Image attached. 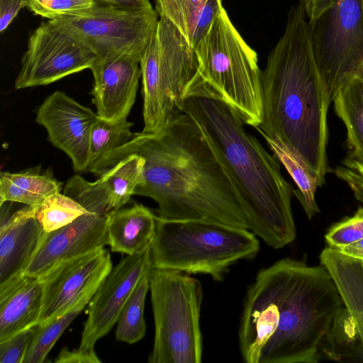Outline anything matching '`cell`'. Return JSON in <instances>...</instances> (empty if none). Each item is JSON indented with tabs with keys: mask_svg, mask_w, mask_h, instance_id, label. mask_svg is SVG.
Masks as SVG:
<instances>
[{
	"mask_svg": "<svg viewBox=\"0 0 363 363\" xmlns=\"http://www.w3.org/2000/svg\"><path fill=\"white\" fill-rule=\"evenodd\" d=\"M43 234L35 206L28 205L13 213L0 227V286L23 277Z\"/></svg>",
	"mask_w": 363,
	"mask_h": 363,
	"instance_id": "obj_18",
	"label": "cell"
},
{
	"mask_svg": "<svg viewBox=\"0 0 363 363\" xmlns=\"http://www.w3.org/2000/svg\"><path fill=\"white\" fill-rule=\"evenodd\" d=\"M96 57L83 37L67 25L57 19L43 22L29 37L15 88L49 84L90 69Z\"/></svg>",
	"mask_w": 363,
	"mask_h": 363,
	"instance_id": "obj_11",
	"label": "cell"
},
{
	"mask_svg": "<svg viewBox=\"0 0 363 363\" xmlns=\"http://www.w3.org/2000/svg\"><path fill=\"white\" fill-rule=\"evenodd\" d=\"M145 133L161 130L177 114L185 88L197 70L193 48L168 19L160 17L157 31L140 60Z\"/></svg>",
	"mask_w": 363,
	"mask_h": 363,
	"instance_id": "obj_8",
	"label": "cell"
},
{
	"mask_svg": "<svg viewBox=\"0 0 363 363\" xmlns=\"http://www.w3.org/2000/svg\"><path fill=\"white\" fill-rule=\"evenodd\" d=\"M148 278L155 322L148 362H201V282L185 272L152 267Z\"/></svg>",
	"mask_w": 363,
	"mask_h": 363,
	"instance_id": "obj_7",
	"label": "cell"
},
{
	"mask_svg": "<svg viewBox=\"0 0 363 363\" xmlns=\"http://www.w3.org/2000/svg\"><path fill=\"white\" fill-rule=\"evenodd\" d=\"M55 363H100L95 351L86 352L79 349L69 350L67 347L61 350L55 359Z\"/></svg>",
	"mask_w": 363,
	"mask_h": 363,
	"instance_id": "obj_35",
	"label": "cell"
},
{
	"mask_svg": "<svg viewBox=\"0 0 363 363\" xmlns=\"http://www.w3.org/2000/svg\"><path fill=\"white\" fill-rule=\"evenodd\" d=\"M87 211L76 200L61 192L50 196L35 206V218L45 233L62 228Z\"/></svg>",
	"mask_w": 363,
	"mask_h": 363,
	"instance_id": "obj_29",
	"label": "cell"
},
{
	"mask_svg": "<svg viewBox=\"0 0 363 363\" xmlns=\"http://www.w3.org/2000/svg\"><path fill=\"white\" fill-rule=\"evenodd\" d=\"M152 267L151 244L113 267L89 301L78 349L94 352L96 342L117 323L134 288Z\"/></svg>",
	"mask_w": 363,
	"mask_h": 363,
	"instance_id": "obj_13",
	"label": "cell"
},
{
	"mask_svg": "<svg viewBox=\"0 0 363 363\" xmlns=\"http://www.w3.org/2000/svg\"><path fill=\"white\" fill-rule=\"evenodd\" d=\"M354 79L363 82V65L359 67L354 74Z\"/></svg>",
	"mask_w": 363,
	"mask_h": 363,
	"instance_id": "obj_40",
	"label": "cell"
},
{
	"mask_svg": "<svg viewBox=\"0 0 363 363\" xmlns=\"http://www.w3.org/2000/svg\"><path fill=\"white\" fill-rule=\"evenodd\" d=\"M72 223L42 235L23 276L40 277L58 264L108 245V212L91 208Z\"/></svg>",
	"mask_w": 363,
	"mask_h": 363,
	"instance_id": "obj_15",
	"label": "cell"
},
{
	"mask_svg": "<svg viewBox=\"0 0 363 363\" xmlns=\"http://www.w3.org/2000/svg\"><path fill=\"white\" fill-rule=\"evenodd\" d=\"M259 133L293 179L298 188L294 190V194L300 201L308 218L311 219L320 212L315 199L317 188L320 186L317 178L296 152L277 139L271 138L259 131Z\"/></svg>",
	"mask_w": 363,
	"mask_h": 363,
	"instance_id": "obj_24",
	"label": "cell"
},
{
	"mask_svg": "<svg viewBox=\"0 0 363 363\" xmlns=\"http://www.w3.org/2000/svg\"><path fill=\"white\" fill-rule=\"evenodd\" d=\"M322 360L363 362V342L354 318L345 307L335 314L318 345L317 361Z\"/></svg>",
	"mask_w": 363,
	"mask_h": 363,
	"instance_id": "obj_23",
	"label": "cell"
},
{
	"mask_svg": "<svg viewBox=\"0 0 363 363\" xmlns=\"http://www.w3.org/2000/svg\"><path fill=\"white\" fill-rule=\"evenodd\" d=\"M333 0H303L308 21L318 18L325 10L331 6Z\"/></svg>",
	"mask_w": 363,
	"mask_h": 363,
	"instance_id": "obj_37",
	"label": "cell"
},
{
	"mask_svg": "<svg viewBox=\"0 0 363 363\" xmlns=\"http://www.w3.org/2000/svg\"><path fill=\"white\" fill-rule=\"evenodd\" d=\"M335 250L348 257L363 261V238Z\"/></svg>",
	"mask_w": 363,
	"mask_h": 363,
	"instance_id": "obj_39",
	"label": "cell"
},
{
	"mask_svg": "<svg viewBox=\"0 0 363 363\" xmlns=\"http://www.w3.org/2000/svg\"><path fill=\"white\" fill-rule=\"evenodd\" d=\"M135 154L144 159L134 195L151 198L157 216L170 220H201L248 230L241 198L196 123L182 112L160 131L133 133L131 140L91 172L101 176Z\"/></svg>",
	"mask_w": 363,
	"mask_h": 363,
	"instance_id": "obj_1",
	"label": "cell"
},
{
	"mask_svg": "<svg viewBox=\"0 0 363 363\" xmlns=\"http://www.w3.org/2000/svg\"><path fill=\"white\" fill-rule=\"evenodd\" d=\"M40 166L21 172H1L0 204L5 201L37 206L50 196L61 192L62 183L52 170L40 172Z\"/></svg>",
	"mask_w": 363,
	"mask_h": 363,
	"instance_id": "obj_22",
	"label": "cell"
},
{
	"mask_svg": "<svg viewBox=\"0 0 363 363\" xmlns=\"http://www.w3.org/2000/svg\"><path fill=\"white\" fill-rule=\"evenodd\" d=\"M36 326L0 342V363H23Z\"/></svg>",
	"mask_w": 363,
	"mask_h": 363,
	"instance_id": "obj_33",
	"label": "cell"
},
{
	"mask_svg": "<svg viewBox=\"0 0 363 363\" xmlns=\"http://www.w3.org/2000/svg\"><path fill=\"white\" fill-rule=\"evenodd\" d=\"M95 0H27V8L34 14L49 20L79 16L94 4Z\"/></svg>",
	"mask_w": 363,
	"mask_h": 363,
	"instance_id": "obj_31",
	"label": "cell"
},
{
	"mask_svg": "<svg viewBox=\"0 0 363 363\" xmlns=\"http://www.w3.org/2000/svg\"><path fill=\"white\" fill-rule=\"evenodd\" d=\"M144 159L135 154L125 157L99 179L108 197V211L122 208L141 182Z\"/></svg>",
	"mask_w": 363,
	"mask_h": 363,
	"instance_id": "obj_25",
	"label": "cell"
},
{
	"mask_svg": "<svg viewBox=\"0 0 363 363\" xmlns=\"http://www.w3.org/2000/svg\"><path fill=\"white\" fill-rule=\"evenodd\" d=\"M158 16L153 8L129 10L95 0L84 13L57 20L81 35L97 57L126 55L140 60L157 31Z\"/></svg>",
	"mask_w": 363,
	"mask_h": 363,
	"instance_id": "obj_10",
	"label": "cell"
},
{
	"mask_svg": "<svg viewBox=\"0 0 363 363\" xmlns=\"http://www.w3.org/2000/svg\"><path fill=\"white\" fill-rule=\"evenodd\" d=\"M309 26L315 61L332 102L363 65V0H333Z\"/></svg>",
	"mask_w": 363,
	"mask_h": 363,
	"instance_id": "obj_9",
	"label": "cell"
},
{
	"mask_svg": "<svg viewBox=\"0 0 363 363\" xmlns=\"http://www.w3.org/2000/svg\"><path fill=\"white\" fill-rule=\"evenodd\" d=\"M197 70L183 99L208 97L230 106L246 125L262 121V82L257 55L233 25L224 7L194 48Z\"/></svg>",
	"mask_w": 363,
	"mask_h": 363,
	"instance_id": "obj_5",
	"label": "cell"
},
{
	"mask_svg": "<svg viewBox=\"0 0 363 363\" xmlns=\"http://www.w3.org/2000/svg\"><path fill=\"white\" fill-rule=\"evenodd\" d=\"M91 298H86L72 310L48 323L38 325L23 363L44 362L62 333L81 313Z\"/></svg>",
	"mask_w": 363,
	"mask_h": 363,
	"instance_id": "obj_28",
	"label": "cell"
},
{
	"mask_svg": "<svg viewBox=\"0 0 363 363\" xmlns=\"http://www.w3.org/2000/svg\"><path fill=\"white\" fill-rule=\"evenodd\" d=\"M112 267L110 254L103 247L62 262L38 277L43 284L38 325L51 322L93 297Z\"/></svg>",
	"mask_w": 363,
	"mask_h": 363,
	"instance_id": "obj_12",
	"label": "cell"
},
{
	"mask_svg": "<svg viewBox=\"0 0 363 363\" xmlns=\"http://www.w3.org/2000/svg\"><path fill=\"white\" fill-rule=\"evenodd\" d=\"M363 238V207H359L351 217L333 225L325 235L328 246L339 248Z\"/></svg>",
	"mask_w": 363,
	"mask_h": 363,
	"instance_id": "obj_32",
	"label": "cell"
},
{
	"mask_svg": "<svg viewBox=\"0 0 363 363\" xmlns=\"http://www.w3.org/2000/svg\"><path fill=\"white\" fill-rule=\"evenodd\" d=\"M116 6L129 10H144L153 8L150 0H101Z\"/></svg>",
	"mask_w": 363,
	"mask_h": 363,
	"instance_id": "obj_38",
	"label": "cell"
},
{
	"mask_svg": "<svg viewBox=\"0 0 363 363\" xmlns=\"http://www.w3.org/2000/svg\"><path fill=\"white\" fill-rule=\"evenodd\" d=\"M337 116L347 130V152L335 174L363 203V82L352 79L333 99Z\"/></svg>",
	"mask_w": 363,
	"mask_h": 363,
	"instance_id": "obj_17",
	"label": "cell"
},
{
	"mask_svg": "<svg viewBox=\"0 0 363 363\" xmlns=\"http://www.w3.org/2000/svg\"><path fill=\"white\" fill-rule=\"evenodd\" d=\"M207 1L155 0V10L160 17L172 22L191 45L196 21Z\"/></svg>",
	"mask_w": 363,
	"mask_h": 363,
	"instance_id": "obj_30",
	"label": "cell"
},
{
	"mask_svg": "<svg viewBox=\"0 0 363 363\" xmlns=\"http://www.w3.org/2000/svg\"><path fill=\"white\" fill-rule=\"evenodd\" d=\"M262 121L255 128L300 155L325 182L331 103L313 52L303 0L289 11L282 37L261 72Z\"/></svg>",
	"mask_w": 363,
	"mask_h": 363,
	"instance_id": "obj_3",
	"label": "cell"
},
{
	"mask_svg": "<svg viewBox=\"0 0 363 363\" xmlns=\"http://www.w3.org/2000/svg\"><path fill=\"white\" fill-rule=\"evenodd\" d=\"M320 261L334 281L363 342V261L348 257L328 246L322 250Z\"/></svg>",
	"mask_w": 363,
	"mask_h": 363,
	"instance_id": "obj_21",
	"label": "cell"
},
{
	"mask_svg": "<svg viewBox=\"0 0 363 363\" xmlns=\"http://www.w3.org/2000/svg\"><path fill=\"white\" fill-rule=\"evenodd\" d=\"M148 272L140 279L121 312L116 330L118 341L134 344L145 335L144 308L145 297L150 289Z\"/></svg>",
	"mask_w": 363,
	"mask_h": 363,
	"instance_id": "obj_27",
	"label": "cell"
},
{
	"mask_svg": "<svg viewBox=\"0 0 363 363\" xmlns=\"http://www.w3.org/2000/svg\"><path fill=\"white\" fill-rule=\"evenodd\" d=\"M27 0H0V33L2 34L20 10L27 6Z\"/></svg>",
	"mask_w": 363,
	"mask_h": 363,
	"instance_id": "obj_36",
	"label": "cell"
},
{
	"mask_svg": "<svg viewBox=\"0 0 363 363\" xmlns=\"http://www.w3.org/2000/svg\"><path fill=\"white\" fill-rule=\"evenodd\" d=\"M259 250L256 235L245 228L201 220H170L157 215L151 242L152 267L205 274L216 281L240 259Z\"/></svg>",
	"mask_w": 363,
	"mask_h": 363,
	"instance_id": "obj_6",
	"label": "cell"
},
{
	"mask_svg": "<svg viewBox=\"0 0 363 363\" xmlns=\"http://www.w3.org/2000/svg\"><path fill=\"white\" fill-rule=\"evenodd\" d=\"M322 265L284 258L249 287L238 331L247 363H316L318 345L343 306Z\"/></svg>",
	"mask_w": 363,
	"mask_h": 363,
	"instance_id": "obj_2",
	"label": "cell"
},
{
	"mask_svg": "<svg viewBox=\"0 0 363 363\" xmlns=\"http://www.w3.org/2000/svg\"><path fill=\"white\" fill-rule=\"evenodd\" d=\"M140 60L130 55L96 57L90 68L94 75L91 94L99 118H127L134 104L141 77Z\"/></svg>",
	"mask_w": 363,
	"mask_h": 363,
	"instance_id": "obj_16",
	"label": "cell"
},
{
	"mask_svg": "<svg viewBox=\"0 0 363 363\" xmlns=\"http://www.w3.org/2000/svg\"><path fill=\"white\" fill-rule=\"evenodd\" d=\"M98 118L89 108L57 91L39 106L35 121L46 129L48 140L70 157L74 170L86 172L91 133Z\"/></svg>",
	"mask_w": 363,
	"mask_h": 363,
	"instance_id": "obj_14",
	"label": "cell"
},
{
	"mask_svg": "<svg viewBox=\"0 0 363 363\" xmlns=\"http://www.w3.org/2000/svg\"><path fill=\"white\" fill-rule=\"evenodd\" d=\"M156 218L151 209L138 203L110 211L107 234L111 251L127 255L143 251L153 239Z\"/></svg>",
	"mask_w": 363,
	"mask_h": 363,
	"instance_id": "obj_20",
	"label": "cell"
},
{
	"mask_svg": "<svg viewBox=\"0 0 363 363\" xmlns=\"http://www.w3.org/2000/svg\"><path fill=\"white\" fill-rule=\"evenodd\" d=\"M223 8L221 0H208L196 21L191 45L198 43L208 33L216 16Z\"/></svg>",
	"mask_w": 363,
	"mask_h": 363,
	"instance_id": "obj_34",
	"label": "cell"
},
{
	"mask_svg": "<svg viewBox=\"0 0 363 363\" xmlns=\"http://www.w3.org/2000/svg\"><path fill=\"white\" fill-rule=\"evenodd\" d=\"M133 125L127 118L116 121L97 118L91 133L89 164L86 172H91L103 159L131 140Z\"/></svg>",
	"mask_w": 363,
	"mask_h": 363,
	"instance_id": "obj_26",
	"label": "cell"
},
{
	"mask_svg": "<svg viewBox=\"0 0 363 363\" xmlns=\"http://www.w3.org/2000/svg\"><path fill=\"white\" fill-rule=\"evenodd\" d=\"M179 109L196 123L228 172L241 198L248 230L274 249L291 243L296 235L294 190L278 160L247 133L240 117L225 103L189 96Z\"/></svg>",
	"mask_w": 363,
	"mask_h": 363,
	"instance_id": "obj_4",
	"label": "cell"
},
{
	"mask_svg": "<svg viewBox=\"0 0 363 363\" xmlns=\"http://www.w3.org/2000/svg\"><path fill=\"white\" fill-rule=\"evenodd\" d=\"M43 299L38 277L23 276L0 286V342L39 324Z\"/></svg>",
	"mask_w": 363,
	"mask_h": 363,
	"instance_id": "obj_19",
	"label": "cell"
}]
</instances>
